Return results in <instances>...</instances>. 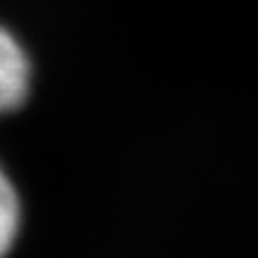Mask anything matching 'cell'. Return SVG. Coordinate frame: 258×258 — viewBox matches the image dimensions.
Instances as JSON below:
<instances>
[{
    "instance_id": "2",
    "label": "cell",
    "mask_w": 258,
    "mask_h": 258,
    "mask_svg": "<svg viewBox=\"0 0 258 258\" xmlns=\"http://www.w3.org/2000/svg\"><path fill=\"white\" fill-rule=\"evenodd\" d=\"M18 228H20V201L10 178L0 168V258L8 256V251L13 248Z\"/></svg>"
},
{
    "instance_id": "1",
    "label": "cell",
    "mask_w": 258,
    "mask_h": 258,
    "mask_svg": "<svg viewBox=\"0 0 258 258\" xmlns=\"http://www.w3.org/2000/svg\"><path fill=\"white\" fill-rule=\"evenodd\" d=\"M30 58L10 30L0 28V115L13 113L30 93Z\"/></svg>"
}]
</instances>
